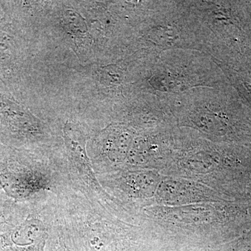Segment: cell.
Here are the masks:
<instances>
[{"label": "cell", "mask_w": 251, "mask_h": 251, "mask_svg": "<svg viewBox=\"0 0 251 251\" xmlns=\"http://www.w3.org/2000/svg\"><path fill=\"white\" fill-rule=\"evenodd\" d=\"M16 150L0 145V186L6 196L22 201L44 187V180Z\"/></svg>", "instance_id": "6da1fadb"}, {"label": "cell", "mask_w": 251, "mask_h": 251, "mask_svg": "<svg viewBox=\"0 0 251 251\" xmlns=\"http://www.w3.org/2000/svg\"><path fill=\"white\" fill-rule=\"evenodd\" d=\"M23 56L18 31L6 18H0V80L8 87L21 79Z\"/></svg>", "instance_id": "7a4b0ae2"}, {"label": "cell", "mask_w": 251, "mask_h": 251, "mask_svg": "<svg viewBox=\"0 0 251 251\" xmlns=\"http://www.w3.org/2000/svg\"><path fill=\"white\" fill-rule=\"evenodd\" d=\"M63 135L68 152L79 174L90 186L98 188L95 175L86 151V138L83 132L75 124L68 122L63 129Z\"/></svg>", "instance_id": "3957f363"}, {"label": "cell", "mask_w": 251, "mask_h": 251, "mask_svg": "<svg viewBox=\"0 0 251 251\" xmlns=\"http://www.w3.org/2000/svg\"><path fill=\"white\" fill-rule=\"evenodd\" d=\"M131 141V135L126 130H112L104 140V151L112 161H122L128 153Z\"/></svg>", "instance_id": "277c9868"}, {"label": "cell", "mask_w": 251, "mask_h": 251, "mask_svg": "<svg viewBox=\"0 0 251 251\" xmlns=\"http://www.w3.org/2000/svg\"><path fill=\"white\" fill-rule=\"evenodd\" d=\"M62 23L68 34L72 36L77 46V44H88L91 42L90 33L85 21L76 11L72 9L64 11Z\"/></svg>", "instance_id": "5b68a950"}, {"label": "cell", "mask_w": 251, "mask_h": 251, "mask_svg": "<svg viewBox=\"0 0 251 251\" xmlns=\"http://www.w3.org/2000/svg\"><path fill=\"white\" fill-rule=\"evenodd\" d=\"M9 198L0 196V234L12 228L21 221L20 206Z\"/></svg>", "instance_id": "8992f818"}, {"label": "cell", "mask_w": 251, "mask_h": 251, "mask_svg": "<svg viewBox=\"0 0 251 251\" xmlns=\"http://www.w3.org/2000/svg\"><path fill=\"white\" fill-rule=\"evenodd\" d=\"M98 74L100 83L105 87H115L120 85L124 78L122 69L116 65H108L100 68Z\"/></svg>", "instance_id": "52a82bcc"}, {"label": "cell", "mask_w": 251, "mask_h": 251, "mask_svg": "<svg viewBox=\"0 0 251 251\" xmlns=\"http://www.w3.org/2000/svg\"><path fill=\"white\" fill-rule=\"evenodd\" d=\"M46 251H82L75 240H70L64 236L53 237L50 242L48 240Z\"/></svg>", "instance_id": "ba28073f"}]
</instances>
